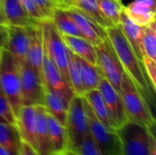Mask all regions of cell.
<instances>
[{"label":"cell","mask_w":156,"mask_h":155,"mask_svg":"<svg viewBox=\"0 0 156 155\" xmlns=\"http://www.w3.org/2000/svg\"><path fill=\"white\" fill-rule=\"evenodd\" d=\"M67 48L77 57L85 59L86 61L97 65V54L95 47L80 37L61 35Z\"/></svg>","instance_id":"cell-22"},{"label":"cell","mask_w":156,"mask_h":155,"mask_svg":"<svg viewBox=\"0 0 156 155\" xmlns=\"http://www.w3.org/2000/svg\"><path fill=\"white\" fill-rule=\"evenodd\" d=\"M144 56L156 60V25L155 21L144 26L143 37Z\"/></svg>","instance_id":"cell-30"},{"label":"cell","mask_w":156,"mask_h":155,"mask_svg":"<svg viewBox=\"0 0 156 155\" xmlns=\"http://www.w3.org/2000/svg\"><path fill=\"white\" fill-rule=\"evenodd\" d=\"M107 37L116 52L124 72L130 77L141 94L150 105L154 102L155 90L153 89L144 67L133 50L129 41L119 26L106 28Z\"/></svg>","instance_id":"cell-1"},{"label":"cell","mask_w":156,"mask_h":155,"mask_svg":"<svg viewBox=\"0 0 156 155\" xmlns=\"http://www.w3.org/2000/svg\"><path fill=\"white\" fill-rule=\"evenodd\" d=\"M98 90L104 100L112 128L116 131L129 121L121 94L103 77L98 86Z\"/></svg>","instance_id":"cell-11"},{"label":"cell","mask_w":156,"mask_h":155,"mask_svg":"<svg viewBox=\"0 0 156 155\" xmlns=\"http://www.w3.org/2000/svg\"><path fill=\"white\" fill-rule=\"evenodd\" d=\"M149 155H156V140L155 136H154L151 139L150 143V150H149Z\"/></svg>","instance_id":"cell-39"},{"label":"cell","mask_w":156,"mask_h":155,"mask_svg":"<svg viewBox=\"0 0 156 155\" xmlns=\"http://www.w3.org/2000/svg\"><path fill=\"white\" fill-rule=\"evenodd\" d=\"M68 73H69V85H70L74 94L82 96L84 94V91H83V89L81 86L80 70H79V66H78L77 59H76V55L73 54L69 49Z\"/></svg>","instance_id":"cell-29"},{"label":"cell","mask_w":156,"mask_h":155,"mask_svg":"<svg viewBox=\"0 0 156 155\" xmlns=\"http://www.w3.org/2000/svg\"><path fill=\"white\" fill-rule=\"evenodd\" d=\"M36 151L38 155H53L49 141L48 111L45 105H36Z\"/></svg>","instance_id":"cell-16"},{"label":"cell","mask_w":156,"mask_h":155,"mask_svg":"<svg viewBox=\"0 0 156 155\" xmlns=\"http://www.w3.org/2000/svg\"><path fill=\"white\" fill-rule=\"evenodd\" d=\"M22 106L44 105V85L41 76L27 62L19 64Z\"/></svg>","instance_id":"cell-9"},{"label":"cell","mask_w":156,"mask_h":155,"mask_svg":"<svg viewBox=\"0 0 156 155\" xmlns=\"http://www.w3.org/2000/svg\"><path fill=\"white\" fill-rule=\"evenodd\" d=\"M69 7H74L82 14L94 20L104 28L113 25L101 14L96 0H64Z\"/></svg>","instance_id":"cell-23"},{"label":"cell","mask_w":156,"mask_h":155,"mask_svg":"<svg viewBox=\"0 0 156 155\" xmlns=\"http://www.w3.org/2000/svg\"><path fill=\"white\" fill-rule=\"evenodd\" d=\"M44 105L56 120L65 126L69 105L57 94L44 87Z\"/></svg>","instance_id":"cell-26"},{"label":"cell","mask_w":156,"mask_h":155,"mask_svg":"<svg viewBox=\"0 0 156 155\" xmlns=\"http://www.w3.org/2000/svg\"><path fill=\"white\" fill-rule=\"evenodd\" d=\"M0 122H6L16 125L17 119L10 103L0 90Z\"/></svg>","instance_id":"cell-32"},{"label":"cell","mask_w":156,"mask_h":155,"mask_svg":"<svg viewBox=\"0 0 156 155\" xmlns=\"http://www.w3.org/2000/svg\"><path fill=\"white\" fill-rule=\"evenodd\" d=\"M61 155H69V151H68V152H66L65 153H63V154H61Z\"/></svg>","instance_id":"cell-42"},{"label":"cell","mask_w":156,"mask_h":155,"mask_svg":"<svg viewBox=\"0 0 156 155\" xmlns=\"http://www.w3.org/2000/svg\"><path fill=\"white\" fill-rule=\"evenodd\" d=\"M35 2L47 20H50L51 16L56 9L69 8L64 0H35Z\"/></svg>","instance_id":"cell-31"},{"label":"cell","mask_w":156,"mask_h":155,"mask_svg":"<svg viewBox=\"0 0 156 155\" xmlns=\"http://www.w3.org/2000/svg\"><path fill=\"white\" fill-rule=\"evenodd\" d=\"M69 155H78L77 153H73V152H71V151H69Z\"/></svg>","instance_id":"cell-41"},{"label":"cell","mask_w":156,"mask_h":155,"mask_svg":"<svg viewBox=\"0 0 156 155\" xmlns=\"http://www.w3.org/2000/svg\"><path fill=\"white\" fill-rule=\"evenodd\" d=\"M119 26L121 27L125 37L129 41L133 50L134 51L137 58L143 63L144 58V48H143V37H144V26H140L133 23L128 16L124 13L123 9L121 15V21Z\"/></svg>","instance_id":"cell-18"},{"label":"cell","mask_w":156,"mask_h":155,"mask_svg":"<svg viewBox=\"0 0 156 155\" xmlns=\"http://www.w3.org/2000/svg\"><path fill=\"white\" fill-rule=\"evenodd\" d=\"M69 151L75 150L90 135L89 120L82 96L74 95L70 100L65 123Z\"/></svg>","instance_id":"cell-5"},{"label":"cell","mask_w":156,"mask_h":155,"mask_svg":"<svg viewBox=\"0 0 156 155\" xmlns=\"http://www.w3.org/2000/svg\"><path fill=\"white\" fill-rule=\"evenodd\" d=\"M48 125L52 153L61 155L69 151L66 128L48 112Z\"/></svg>","instance_id":"cell-20"},{"label":"cell","mask_w":156,"mask_h":155,"mask_svg":"<svg viewBox=\"0 0 156 155\" xmlns=\"http://www.w3.org/2000/svg\"><path fill=\"white\" fill-rule=\"evenodd\" d=\"M78 155H102L95 143L90 137V134L87 136L81 143L73 151H71Z\"/></svg>","instance_id":"cell-33"},{"label":"cell","mask_w":156,"mask_h":155,"mask_svg":"<svg viewBox=\"0 0 156 155\" xmlns=\"http://www.w3.org/2000/svg\"><path fill=\"white\" fill-rule=\"evenodd\" d=\"M27 28L29 36V47L27 56V63L42 78V63L44 57L42 22H36Z\"/></svg>","instance_id":"cell-12"},{"label":"cell","mask_w":156,"mask_h":155,"mask_svg":"<svg viewBox=\"0 0 156 155\" xmlns=\"http://www.w3.org/2000/svg\"><path fill=\"white\" fill-rule=\"evenodd\" d=\"M67 9L70 13L82 37L90 42L94 47L101 44L107 37L106 28L102 27L74 7H69Z\"/></svg>","instance_id":"cell-13"},{"label":"cell","mask_w":156,"mask_h":155,"mask_svg":"<svg viewBox=\"0 0 156 155\" xmlns=\"http://www.w3.org/2000/svg\"><path fill=\"white\" fill-rule=\"evenodd\" d=\"M42 81L45 88L57 94L68 105L69 104L70 100L75 94L56 65L50 60L45 52V48L42 63Z\"/></svg>","instance_id":"cell-10"},{"label":"cell","mask_w":156,"mask_h":155,"mask_svg":"<svg viewBox=\"0 0 156 155\" xmlns=\"http://www.w3.org/2000/svg\"><path fill=\"white\" fill-rule=\"evenodd\" d=\"M143 65L144 67L145 72L149 78L153 89L155 90L156 88V60L152 59L147 56H144Z\"/></svg>","instance_id":"cell-35"},{"label":"cell","mask_w":156,"mask_h":155,"mask_svg":"<svg viewBox=\"0 0 156 155\" xmlns=\"http://www.w3.org/2000/svg\"><path fill=\"white\" fill-rule=\"evenodd\" d=\"M116 132L121 143L122 155H149L154 131L129 120Z\"/></svg>","instance_id":"cell-4"},{"label":"cell","mask_w":156,"mask_h":155,"mask_svg":"<svg viewBox=\"0 0 156 155\" xmlns=\"http://www.w3.org/2000/svg\"><path fill=\"white\" fill-rule=\"evenodd\" d=\"M42 28L45 52L50 60L56 65L66 81L69 84L68 73L69 48H67L61 34L50 20L42 21Z\"/></svg>","instance_id":"cell-6"},{"label":"cell","mask_w":156,"mask_h":155,"mask_svg":"<svg viewBox=\"0 0 156 155\" xmlns=\"http://www.w3.org/2000/svg\"><path fill=\"white\" fill-rule=\"evenodd\" d=\"M0 90L17 117L22 107L19 63L6 48L2 50L0 56Z\"/></svg>","instance_id":"cell-3"},{"label":"cell","mask_w":156,"mask_h":155,"mask_svg":"<svg viewBox=\"0 0 156 155\" xmlns=\"http://www.w3.org/2000/svg\"><path fill=\"white\" fill-rule=\"evenodd\" d=\"M84 103L89 120L90 134L101 153L102 155H122L121 143L116 131L104 126L95 117L85 100Z\"/></svg>","instance_id":"cell-8"},{"label":"cell","mask_w":156,"mask_h":155,"mask_svg":"<svg viewBox=\"0 0 156 155\" xmlns=\"http://www.w3.org/2000/svg\"><path fill=\"white\" fill-rule=\"evenodd\" d=\"M8 26V23L6 21V18L5 16L4 11H3V6H2V0H0V26Z\"/></svg>","instance_id":"cell-38"},{"label":"cell","mask_w":156,"mask_h":155,"mask_svg":"<svg viewBox=\"0 0 156 155\" xmlns=\"http://www.w3.org/2000/svg\"><path fill=\"white\" fill-rule=\"evenodd\" d=\"M82 97L86 100V102L89 104V106L91 109L95 117L104 126H106L109 129L114 130L112 128V123H111L106 105L104 103V100H103L99 90L96 89V90H90L88 92H85L82 95Z\"/></svg>","instance_id":"cell-24"},{"label":"cell","mask_w":156,"mask_h":155,"mask_svg":"<svg viewBox=\"0 0 156 155\" xmlns=\"http://www.w3.org/2000/svg\"><path fill=\"white\" fill-rule=\"evenodd\" d=\"M95 50L97 65L101 69L103 77L120 93L124 70L108 37L95 47Z\"/></svg>","instance_id":"cell-7"},{"label":"cell","mask_w":156,"mask_h":155,"mask_svg":"<svg viewBox=\"0 0 156 155\" xmlns=\"http://www.w3.org/2000/svg\"><path fill=\"white\" fill-rule=\"evenodd\" d=\"M19 1L21 2L22 5L24 6V8L26 9V11L27 12V14L31 18L39 22L47 20L44 15L42 14L41 10L39 9L38 5L35 2V0H19Z\"/></svg>","instance_id":"cell-34"},{"label":"cell","mask_w":156,"mask_h":155,"mask_svg":"<svg viewBox=\"0 0 156 155\" xmlns=\"http://www.w3.org/2000/svg\"><path fill=\"white\" fill-rule=\"evenodd\" d=\"M7 26H0V56L2 50L5 48L6 39H7Z\"/></svg>","instance_id":"cell-37"},{"label":"cell","mask_w":156,"mask_h":155,"mask_svg":"<svg viewBox=\"0 0 156 155\" xmlns=\"http://www.w3.org/2000/svg\"><path fill=\"white\" fill-rule=\"evenodd\" d=\"M19 155H38L36 150L23 140H20Z\"/></svg>","instance_id":"cell-36"},{"label":"cell","mask_w":156,"mask_h":155,"mask_svg":"<svg viewBox=\"0 0 156 155\" xmlns=\"http://www.w3.org/2000/svg\"><path fill=\"white\" fill-rule=\"evenodd\" d=\"M101 14L113 25L119 26L123 5L121 0H96Z\"/></svg>","instance_id":"cell-28"},{"label":"cell","mask_w":156,"mask_h":155,"mask_svg":"<svg viewBox=\"0 0 156 155\" xmlns=\"http://www.w3.org/2000/svg\"><path fill=\"white\" fill-rule=\"evenodd\" d=\"M50 21L61 35L82 37L68 9H56L51 16Z\"/></svg>","instance_id":"cell-25"},{"label":"cell","mask_w":156,"mask_h":155,"mask_svg":"<svg viewBox=\"0 0 156 155\" xmlns=\"http://www.w3.org/2000/svg\"><path fill=\"white\" fill-rule=\"evenodd\" d=\"M123 11L133 23L145 26L155 21V0H133L123 5Z\"/></svg>","instance_id":"cell-15"},{"label":"cell","mask_w":156,"mask_h":155,"mask_svg":"<svg viewBox=\"0 0 156 155\" xmlns=\"http://www.w3.org/2000/svg\"><path fill=\"white\" fill-rule=\"evenodd\" d=\"M76 59L79 66L80 81L84 93L98 89V86L103 78V74L101 69L98 67V65L90 63L77 56Z\"/></svg>","instance_id":"cell-21"},{"label":"cell","mask_w":156,"mask_h":155,"mask_svg":"<svg viewBox=\"0 0 156 155\" xmlns=\"http://www.w3.org/2000/svg\"><path fill=\"white\" fill-rule=\"evenodd\" d=\"M53 155H56V154H53Z\"/></svg>","instance_id":"cell-43"},{"label":"cell","mask_w":156,"mask_h":155,"mask_svg":"<svg viewBox=\"0 0 156 155\" xmlns=\"http://www.w3.org/2000/svg\"><path fill=\"white\" fill-rule=\"evenodd\" d=\"M2 6L8 26L27 27L36 21L29 16L19 0H2Z\"/></svg>","instance_id":"cell-19"},{"label":"cell","mask_w":156,"mask_h":155,"mask_svg":"<svg viewBox=\"0 0 156 155\" xmlns=\"http://www.w3.org/2000/svg\"><path fill=\"white\" fill-rule=\"evenodd\" d=\"M16 119V127L20 139L36 150V107L23 105Z\"/></svg>","instance_id":"cell-17"},{"label":"cell","mask_w":156,"mask_h":155,"mask_svg":"<svg viewBox=\"0 0 156 155\" xmlns=\"http://www.w3.org/2000/svg\"><path fill=\"white\" fill-rule=\"evenodd\" d=\"M0 155H9V153H7V151L0 145Z\"/></svg>","instance_id":"cell-40"},{"label":"cell","mask_w":156,"mask_h":155,"mask_svg":"<svg viewBox=\"0 0 156 155\" xmlns=\"http://www.w3.org/2000/svg\"><path fill=\"white\" fill-rule=\"evenodd\" d=\"M29 47V36L27 28L19 26H7V39L5 46L19 63L27 62V56Z\"/></svg>","instance_id":"cell-14"},{"label":"cell","mask_w":156,"mask_h":155,"mask_svg":"<svg viewBox=\"0 0 156 155\" xmlns=\"http://www.w3.org/2000/svg\"><path fill=\"white\" fill-rule=\"evenodd\" d=\"M120 94L128 119L154 131L155 119L150 105L125 72L122 75Z\"/></svg>","instance_id":"cell-2"},{"label":"cell","mask_w":156,"mask_h":155,"mask_svg":"<svg viewBox=\"0 0 156 155\" xmlns=\"http://www.w3.org/2000/svg\"><path fill=\"white\" fill-rule=\"evenodd\" d=\"M20 140L16 125L0 122V145L9 155H19Z\"/></svg>","instance_id":"cell-27"}]
</instances>
